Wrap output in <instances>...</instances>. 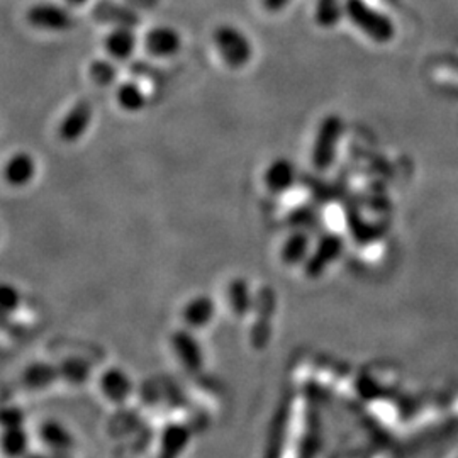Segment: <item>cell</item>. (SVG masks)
<instances>
[{"label":"cell","instance_id":"obj_1","mask_svg":"<svg viewBox=\"0 0 458 458\" xmlns=\"http://www.w3.org/2000/svg\"><path fill=\"white\" fill-rule=\"evenodd\" d=\"M213 45L221 62L233 70L245 68L255 53L248 34L229 22H223L214 28Z\"/></svg>","mask_w":458,"mask_h":458},{"label":"cell","instance_id":"obj_2","mask_svg":"<svg viewBox=\"0 0 458 458\" xmlns=\"http://www.w3.org/2000/svg\"><path fill=\"white\" fill-rule=\"evenodd\" d=\"M344 17L376 43H387L395 34L393 21L367 0H344Z\"/></svg>","mask_w":458,"mask_h":458},{"label":"cell","instance_id":"obj_3","mask_svg":"<svg viewBox=\"0 0 458 458\" xmlns=\"http://www.w3.org/2000/svg\"><path fill=\"white\" fill-rule=\"evenodd\" d=\"M342 132L344 121L338 115L329 114L321 121L311 148V165L314 170L323 174L333 166Z\"/></svg>","mask_w":458,"mask_h":458},{"label":"cell","instance_id":"obj_4","mask_svg":"<svg viewBox=\"0 0 458 458\" xmlns=\"http://www.w3.org/2000/svg\"><path fill=\"white\" fill-rule=\"evenodd\" d=\"M26 22L39 31L65 33L75 24V16L66 4L36 2L26 11Z\"/></svg>","mask_w":458,"mask_h":458},{"label":"cell","instance_id":"obj_5","mask_svg":"<svg viewBox=\"0 0 458 458\" xmlns=\"http://www.w3.org/2000/svg\"><path fill=\"white\" fill-rule=\"evenodd\" d=\"M344 250V238L336 233H325L312 245L311 255L302 265L304 276L311 280L321 277L329 265L336 262Z\"/></svg>","mask_w":458,"mask_h":458},{"label":"cell","instance_id":"obj_6","mask_svg":"<svg viewBox=\"0 0 458 458\" xmlns=\"http://www.w3.org/2000/svg\"><path fill=\"white\" fill-rule=\"evenodd\" d=\"M277 311V293L274 287L263 285L255 295V323L251 327V344L263 348L272 335V319Z\"/></svg>","mask_w":458,"mask_h":458},{"label":"cell","instance_id":"obj_7","mask_svg":"<svg viewBox=\"0 0 458 458\" xmlns=\"http://www.w3.org/2000/svg\"><path fill=\"white\" fill-rule=\"evenodd\" d=\"M183 39L182 34L166 24H157L147 30L141 38V47L151 58H172L181 53Z\"/></svg>","mask_w":458,"mask_h":458},{"label":"cell","instance_id":"obj_8","mask_svg":"<svg viewBox=\"0 0 458 458\" xmlns=\"http://www.w3.org/2000/svg\"><path fill=\"white\" fill-rule=\"evenodd\" d=\"M170 348L175 355L182 369L189 374H197L204 367V350L199 344L192 329L183 327L172 333L170 336Z\"/></svg>","mask_w":458,"mask_h":458},{"label":"cell","instance_id":"obj_9","mask_svg":"<svg viewBox=\"0 0 458 458\" xmlns=\"http://www.w3.org/2000/svg\"><path fill=\"white\" fill-rule=\"evenodd\" d=\"M94 117V107L87 98L77 100L64 115L58 126V136L64 143H77L89 131Z\"/></svg>","mask_w":458,"mask_h":458},{"label":"cell","instance_id":"obj_10","mask_svg":"<svg viewBox=\"0 0 458 458\" xmlns=\"http://www.w3.org/2000/svg\"><path fill=\"white\" fill-rule=\"evenodd\" d=\"M98 391L107 403L121 406L131 397V394L134 393V384L124 369L111 367V369H106L98 377Z\"/></svg>","mask_w":458,"mask_h":458},{"label":"cell","instance_id":"obj_11","mask_svg":"<svg viewBox=\"0 0 458 458\" xmlns=\"http://www.w3.org/2000/svg\"><path fill=\"white\" fill-rule=\"evenodd\" d=\"M138 47H140V38L134 33V28H128V26L111 28V31H107L102 41L106 56H109L117 64H124L131 60Z\"/></svg>","mask_w":458,"mask_h":458},{"label":"cell","instance_id":"obj_12","mask_svg":"<svg viewBox=\"0 0 458 458\" xmlns=\"http://www.w3.org/2000/svg\"><path fill=\"white\" fill-rule=\"evenodd\" d=\"M38 440L45 452L56 454V455H65L73 446H75V438L72 431L66 428L64 423L56 420H47L39 423L38 428Z\"/></svg>","mask_w":458,"mask_h":458},{"label":"cell","instance_id":"obj_13","mask_svg":"<svg viewBox=\"0 0 458 458\" xmlns=\"http://www.w3.org/2000/svg\"><path fill=\"white\" fill-rule=\"evenodd\" d=\"M297 182V168L289 158H276L270 162L265 174H263V183L268 192L282 196L289 192Z\"/></svg>","mask_w":458,"mask_h":458},{"label":"cell","instance_id":"obj_14","mask_svg":"<svg viewBox=\"0 0 458 458\" xmlns=\"http://www.w3.org/2000/svg\"><path fill=\"white\" fill-rule=\"evenodd\" d=\"M312 250L311 233L293 229L280 245V262L285 267H302Z\"/></svg>","mask_w":458,"mask_h":458},{"label":"cell","instance_id":"obj_15","mask_svg":"<svg viewBox=\"0 0 458 458\" xmlns=\"http://www.w3.org/2000/svg\"><path fill=\"white\" fill-rule=\"evenodd\" d=\"M216 316V302L208 294H197L182 308V321L185 327L196 331L209 327Z\"/></svg>","mask_w":458,"mask_h":458},{"label":"cell","instance_id":"obj_16","mask_svg":"<svg viewBox=\"0 0 458 458\" xmlns=\"http://www.w3.org/2000/svg\"><path fill=\"white\" fill-rule=\"evenodd\" d=\"M36 172H38V165L33 155L26 151H17L5 162L4 179L7 182V185L14 189H22L33 182Z\"/></svg>","mask_w":458,"mask_h":458},{"label":"cell","instance_id":"obj_17","mask_svg":"<svg viewBox=\"0 0 458 458\" xmlns=\"http://www.w3.org/2000/svg\"><path fill=\"white\" fill-rule=\"evenodd\" d=\"M21 380L28 391H47L56 380H60L58 365H53L49 361H33L22 370Z\"/></svg>","mask_w":458,"mask_h":458},{"label":"cell","instance_id":"obj_18","mask_svg":"<svg viewBox=\"0 0 458 458\" xmlns=\"http://www.w3.org/2000/svg\"><path fill=\"white\" fill-rule=\"evenodd\" d=\"M226 302H228L229 311L240 319H243L250 312H253L255 295L251 293L248 280L236 277L229 282L226 287Z\"/></svg>","mask_w":458,"mask_h":458},{"label":"cell","instance_id":"obj_19","mask_svg":"<svg viewBox=\"0 0 458 458\" xmlns=\"http://www.w3.org/2000/svg\"><path fill=\"white\" fill-rule=\"evenodd\" d=\"M94 16L98 17L100 22L113 24V28L115 26L136 28L140 24V17L128 4L117 5L115 2H100V5L94 11Z\"/></svg>","mask_w":458,"mask_h":458},{"label":"cell","instance_id":"obj_20","mask_svg":"<svg viewBox=\"0 0 458 458\" xmlns=\"http://www.w3.org/2000/svg\"><path fill=\"white\" fill-rule=\"evenodd\" d=\"M115 102L124 113H140L147 107L148 98L143 87L136 81H124L115 87Z\"/></svg>","mask_w":458,"mask_h":458},{"label":"cell","instance_id":"obj_21","mask_svg":"<svg viewBox=\"0 0 458 458\" xmlns=\"http://www.w3.org/2000/svg\"><path fill=\"white\" fill-rule=\"evenodd\" d=\"M58 372L68 386L81 387L92 376V367L82 357H68L58 363Z\"/></svg>","mask_w":458,"mask_h":458},{"label":"cell","instance_id":"obj_22","mask_svg":"<svg viewBox=\"0 0 458 458\" xmlns=\"http://www.w3.org/2000/svg\"><path fill=\"white\" fill-rule=\"evenodd\" d=\"M2 450L7 458H26L30 454V435L22 426L5 428L2 438Z\"/></svg>","mask_w":458,"mask_h":458},{"label":"cell","instance_id":"obj_23","mask_svg":"<svg viewBox=\"0 0 458 458\" xmlns=\"http://www.w3.org/2000/svg\"><path fill=\"white\" fill-rule=\"evenodd\" d=\"M344 17V0H318L314 7V21L319 28H335Z\"/></svg>","mask_w":458,"mask_h":458},{"label":"cell","instance_id":"obj_24","mask_svg":"<svg viewBox=\"0 0 458 458\" xmlns=\"http://www.w3.org/2000/svg\"><path fill=\"white\" fill-rule=\"evenodd\" d=\"M89 77L98 87H111V85H114V83H117V79H119L117 62L111 60L109 56L98 58V60L90 62V65H89Z\"/></svg>","mask_w":458,"mask_h":458},{"label":"cell","instance_id":"obj_25","mask_svg":"<svg viewBox=\"0 0 458 458\" xmlns=\"http://www.w3.org/2000/svg\"><path fill=\"white\" fill-rule=\"evenodd\" d=\"M287 225L291 229H301V231L311 233L321 226V214L316 208L302 204L287 214Z\"/></svg>","mask_w":458,"mask_h":458},{"label":"cell","instance_id":"obj_26","mask_svg":"<svg viewBox=\"0 0 458 458\" xmlns=\"http://www.w3.org/2000/svg\"><path fill=\"white\" fill-rule=\"evenodd\" d=\"M0 306H2V314L7 318L9 314L16 312L21 306V293L17 291L16 285L4 284L0 287Z\"/></svg>","mask_w":458,"mask_h":458},{"label":"cell","instance_id":"obj_27","mask_svg":"<svg viewBox=\"0 0 458 458\" xmlns=\"http://www.w3.org/2000/svg\"><path fill=\"white\" fill-rule=\"evenodd\" d=\"M293 0H260L262 9L268 14H278L291 5Z\"/></svg>","mask_w":458,"mask_h":458},{"label":"cell","instance_id":"obj_28","mask_svg":"<svg viewBox=\"0 0 458 458\" xmlns=\"http://www.w3.org/2000/svg\"><path fill=\"white\" fill-rule=\"evenodd\" d=\"M126 4L134 11L136 9H153V7H157L158 0H126Z\"/></svg>","mask_w":458,"mask_h":458},{"label":"cell","instance_id":"obj_29","mask_svg":"<svg viewBox=\"0 0 458 458\" xmlns=\"http://www.w3.org/2000/svg\"><path fill=\"white\" fill-rule=\"evenodd\" d=\"M90 0H64V4H66L70 9H79V7H83V5H87Z\"/></svg>","mask_w":458,"mask_h":458},{"label":"cell","instance_id":"obj_30","mask_svg":"<svg viewBox=\"0 0 458 458\" xmlns=\"http://www.w3.org/2000/svg\"><path fill=\"white\" fill-rule=\"evenodd\" d=\"M28 458H64L62 455H56V454H45V455H33V457Z\"/></svg>","mask_w":458,"mask_h":458}]
</instances>
